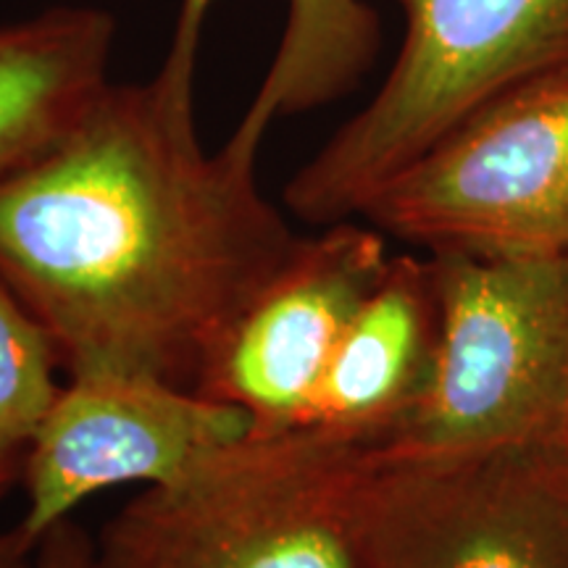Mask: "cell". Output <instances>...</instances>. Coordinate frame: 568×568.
<instances>
[{
	"instance_id": "cell-1",
	"label": "cell",
	"mask_w": 568,
	"mask_h": 568,
	"mask_svg": "<svg viewBox=\"0 0 568 568\" xmlns=\"http://www.w3.org/2000/svg\"><path fill=\"white\" fill-rule=\"evenodd\" d=\"M258 155L205 151L195 80L109 82L0 176V276L51 332L63 372L197 389L245 305L301 243L261 193Z\"/></svg>"
},
{
	"instance_id": "cell-5",
	"label": "cell",
	"mask_w": 568,
	"mask_h": 568,
	"mask_svg": "<svg viewBox=\"0 0 568 568\" xmlns=\"http://www.w3.org/2000/svg\"><path fill=\"white\" fill-rule=\"evenodd\" d=\"M347 539L353 568H568V443L368 447Z\"/></svg>"
},
{
	"instance_id": "cell-14",
	"label": "cell",
	"mask_w": 568,
	"mask_h": 568,
	"mask_svg": "<svg viewBox=\"0 0 568 568\" xmlns=\"http://www.w3.org/2000/svg\"><path fill=\"white\" fill-rule=\"evenodd\" d=\"M34 548L19 527L0 529V568H32Z\"/></svg>"
},
{
	"instance_id": "cell-8",
	"label": "cell",
	"mask_w": 568,
	"mask_h": 568,
	"mask_svg": "<svg viewBox=\"0 0 568 568\" xmlns=\"http://www.w3.org/2000/svg\"><path fill=\"white\" fill-rule=\"evenodd\" d=\"M301 234L211 355L197 393L247 414L255 435L297 429L347 324L389 264L387 234L347 222Z\"/></svg>"
},
{
	"instance_id": "cell-6",
	"label": "cell",
	"mask_w": 568,
	"mask_h": 568,
	"mask_svg": "<svg viewBox=\"0 0 568 568\" xmlns=\"http://www.w3.org/2000/svg\"><path fill=\"white\" fill-rule=\"evenodd\" d=\"M361 219L424 253H568V71L487 101Z\"/></svg>"
},
{
	"instance_id": "cell-15",
	"label": "cell",
	"mask_w": 568,
	"mask_h": 568,
	"mask_svg": "<svg viewBox=\"0 0 568 568\" xmlns=\"http://www.w3.org/2000/svg\"><path fill=\"white\" fill-rule=\"evenodd\" d=\"M21 466H24V453L0 447V500H3L13 487H19Z\"/></svg>"
},
{
	"instance_id": "cell-13",
	"label": "cell",
	"mask_w": 568,
	"mask_h": 568,
	"mask_svg": "<svg viewBox=\"0 0 568 568\" xmlns=\"http://www.w3.org/2000/svg\"><path fill=\"white\" fill-rule=\"evenodd\" d=\"M32 568H95L92 535L74 518L55 524L34 548Z\"/></svg>"
},
{
	"instance_id": "cell-9",
	"label": "cell",
	"mask_w": 568,
	"mask_h": 568,
	"mask_svg": "<svg viewBox=\"0 0 568 568\" xmlns=\"http://www.w3.org/2000/svg\"><path fill=\"white\" fill-rule=\"evenodd\" d=\"M437 347L439 301L429 255H389L301 426L343 443L385 445L429 389Z\"/></svg>"
},
{
	"instance_id": "cell-10",
	"label": "cell",
	"mask_w": 568,
	"mask_h": 568,
	"mask_svg": "<svg viewBox=\"0 0 568 568\" xmlns=\"http://www.w3.org/2000/svg\"><path fill=\"white\" fill-rule=\"evenodd\" d=\"M216 0H180V13L161 69L195 80L203 27ZM284 27L266 77L232 145L258 155L276 119L301 116L343 101L366 80L382 51V19L368 0H284Z\"/></svg>"
},
{
	"instance_id": "cell-11",
	"label": "cell",
	"mask_w": 568,
	"mask_h": 568,
	"mask_svg": "<svg viewBox=\"0 0 568 568\" xmlns=\"http://www.w3.org/2000/svg\"><path fill=\"white\" fill-rule=\"evenodd\" d=\"M116 19L95 6H55L0 21V176L69 130L109 84Z\"/></svg>"
},
{
	"instance_id": "cell-3",
	"label": "cell",
	"mask_w": 568,
	"mask_h": 568,
	"mask_svg": "<svg viewBox=\"0 0 568 568\" xmlns=\"http://www.w3.org/2000/svg\"><path fill=\"white\" fill-rule=\"evenodd\" d=\"M366 450L305 426L251 432L126 500L92 537L95 568H353L347 500Z\"/></svg>"
},
{
	"instance_id": "cell-4",
	"label": "cell",
	"mask_w": 568,
	"mask_h": 568,
	"mask_svg": "<svg viewBox=\"0 0 568 568\" xmlns=\"http://www.w3.org/2000/svg\"><path fill=\"white\" fill-rule=\"evenodd\" d=\"M439 301L432 385L389 453L568 443V253H426Z\"/></svg>"
},
{
	"instance_id": "cell-7",
	"label": "cell",
	"mask_w": 568,
	"mask_h": 568,
	"mask_svg": "<svg viewBox=\"0 0 568 568\" xmlns=\"http://www.w3.org/2000/svg\"><path fill=\"white\" fill-rule=\"evenodd\" d=\"M251 432L247 414L193 387L109 368L69 374L24 450L17 527L38 548L92 495L174 485Z\"/></svg>"
},
{
	"instance_id": "cell-12",
	"label": "cell",
	"mask_w": 568,
	"mask_h": 568,
	"mask_svg": "<svg viewBox=\"0 0 568 568\" xmlns=\"http://www.w3.org/2000/svg\"><path fill=\"white\" fill-rule=\"evenodd\" d=\"M51 332L0 276V447L24 453L63 382Z\"/></svg>"
},
{
	"instance_id": "cell-2",
	"label": "cell",
	"mask_w": 568,
	"mask_h": 568,
	"mask_svg": "<svg viewBox=\"0 0 568 568\" xmlns=\"http://www.w3.org/2000/svg\"><path fill=\"white\" fill-rule=\"evenodd\" d=\"M400 53L374 98L284 184L301 222L361 219L397 174L487 101L568 71V0H397Z\"/></svg>"
}]
</instances>
